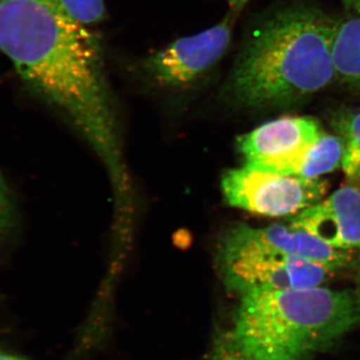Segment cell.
<instances>
[{
  "mask_svg": "<svg viewBox=\"0 0 360 360\" xmlns=\"http://www.w3.org/2000/svg\"><path fill=\"white\" fill-rule=\"evenodd\" d=\"M0 51L26 86L86 139L127 200L129 176L98 37L45 0H0Z\"/></svg>",
  "mask_w": 360,
  "mask_h": 360,
  "instance_id": "1",
  "label": "cell"
},
{
  "mask_svg": "<svg viewBox=\"0 0 360 360\" xmlns=\"http://www.w3.org/2000/svg\"><path fill=\"white\" fill-rule=\"evenodd\" d=\"M338 21L319 7L292 2L259 21L236 56L222 96L238 108L297 105L335 80Z\"/></svg>",
  "mask_w": 360,
  "mask_h": 360,
  "instance_id": "2",
  "label": "cell"
},
{
  "mask_svg": "<svg viewBox=\"0 0 360 360\" xmlns=\"http://www.w3.org/2000/svg\"><path fill=\"white\" fill-rule=\"evenodd\" d=\"M238 296L231 333L255 360H309L359 319V304L347 290L316 286Z\"/></svg>",
  "mask_w": 360,
  "mask_h": 360,
  "instance_id": "3",
  "label": "cell"
},
{
  "mask_svg": "<svg viewBox=\"0 0 360 360\" xmlns=\"http://www.w3.org/2000/svg\"><path fill=\"white\" fill-rule=\"evenodd\" d=\"M219 266L227 290H290L322 286L336 269L246 241L229 229L220 241Z\"/></svg>",
  "mask_w": 360,
  "mask_h": 360,
  "instance_id": "4",
  "label": "cell"
},
{
  "mask_svg": "<svg viewBox=\"0 0 360 360\" xmlns=\"http://www.w3.org/2000/svg\"><path fill=\"white\" fill-rule=\"evenodd\" d=\"M221 191L232 207L264 217H293L323 198L328 181L278 174L245 163L224 172Z\"/></svg>",
  "mask_w": 360,
  "mask_h": 360,
  "instance_id": "5",
  "label": "cell"
},
{
  "mask_svg": "<svg viewBox=\"0 0 360 360\" xmlns=\"http://www.w3.org/2000/svg\"><path fill=\"white\" fill-rule=\"evenodd\" d=\"M238 16L229 11L212 27L175 40L144 58L142 68L163 86L179 89L194 84L219 65L229 51Z\"/></svg>",
  "mask_w": 360,
  "mask_h": 360,
  "instance_id": "6",
  "label": "cell"
},
{
  "mask_svg": "<svg viewBox=\"0 0 360 360\" xmlns=\"http://www.w3.org/2000/svg\"><path fill=\"white\" fill-rule=\"evenodd\" d=\"M323 134L309 116H283L241 135L236 141L245 165L276 172L302 155Z\"/></svg>",
  "mask_w": 360,
  "mask_h": 360,
  "instance_id": "7",
  "label": "cell"
},
{
  "mask_svg": "<svg viewBox=\"0 0 360 360\" xmlns=\"http://www.w3.org/2000/svg\"><path fill=\"white\" fill-rule=\"evenodd\" d=\"M290 224L336 250H360V189L341 187L291 217Z\"/></svg>",
  "mask_w": 360,
  "mask_h": 360,
  "instance_id": "8",
  "label": "cell"
},
{
  "mask_svg": "<svg viewBox=\"0 0 360 360\" xmlns=\"http://www.w3.org/2000/svg\"><path fill=\"white\" fill-rule=\"evenodd\" d=\"M231 229L241 238L255 245L319 262L336 270L347 266L352 260L350 251L331 248L309 232L290 224H271L266 227L238 224Z\"/></svg>",
  "mask_w": 360,
  "mask_h": 360,
  "instance_id": "9",
  "label": "cell"
},
{
  "mask_svg": "<svg viewBox=\"0 0 360 360\" xmlns=\"http://www.w3.org/2000/svg\"><path fill=\"white\" fill-rule=\"evenodd\" d=\"M345 155L343 139L336 135L323 134L314 144L295 158L274 172L295 175L307 179H319L342 167Z\"/></svg>",
  "mask_w": 360,
  "mask_h": 360,
  "instance_id": "10",
  "label": "cell"
},
{
  "mask_svg": "<svg viewBox=\"0 0 360 360\" xmlns=\"http://www.w3.org/2000/svg\"><path fill=\"white\" fill-rule=\"evenodd\" d=\"M333 56L335 80L360 89V14L338 21Z\"/></svg>",
  "mask_w": 360,
  "mask_h": 360,
  "instance_id": "11",
  "label": "cell"
},
{
  "mask_svg": "<svg viewBox=\"0 0 360 360\" xmlns=\"http://www.w3.org/2000/svg\"><path fill=\"white\" fill-rule=\"evenodd\" d=\"M20 232V215L15 196L0 174V259L13 248Z\"/></svg>",
  "mask_w": 360,
  "mask_h": 360,
  "instance_id": "12",
  "label": "cell"
},
{
  "mask_svg": "<svg viewBox=\"0 0 360 360\" xmlns=\"http://www.w3.org/2000/svg\"><path fill=\"white\" fill-rule=\"evenodd\" d=\"M335 127L345 144L341 168L347 176L355 177L360 167V110L340 113L335 117Z\"/></svg>",
  "mask_w": 360,
  "mask_h": 360,
  "instance_id": "13",
  "label": "cell"
},
{
  "mask_svg": "<svg viewBox=\"0 0 360 360\" xmlns=\"http://www.w3.org/2000/svg\"><path fill=\"white\" fill-rule=\"evenodd\" d=\"M70 20L85 26L105 20L104 0H45Z\"/></svg>",
  "mask_w": 360,
  "mask_h": 360,
  "instance_id": "14",
  "label": "cell"
},
{
  "mask_svg": "<svg viewBox=\"0 0 360 360\" xmlns=\"http://www.w3.org/2000/svg\"><path fill=\"white\" fill-rule=\"evenodd\" d=\"M207 360H255L246 354L232 336L231 330L219 333L213 341Z\"/></svg>",
  "mask_w": 360,
  "mask_h": 360,
  "instance_id": "15",
  "label": "cell"
},
{
  "mask_svg": "<svg viewBox=\"0 0 360 360\" xmlns=\"http://www.w3.org/2000/svg\"><path fill=\"white\" fill-rule=\"evenodd\" d=\"M250 1L251 0H227L229 6V11L238 14L239 15V13L243 11V8H245Z\"/></svg>",
  "mask_w": 360,
  "mask_h": 360,
  "instance_id": "16",
  "label": "cell"
},
{
  "mask_svg": "<svg viewBox=\"0 0 360 360\" xmlns=\"http://www.w3.org/2000/svg\"><path fill=\"white\" fill-rule=\"evenodd\" d=\"M0 360H28L21 355L11 352L8 348H6L0 345Z\"/></svg>",
  "mask_w": 360,
  "mask_h": 360,
  "instance_id": "17",
  "label": "cell"
},
{
  "mask_svg": "<svg viewBox=\"0 0 360 360\" xmlns=\"http://www.w3.org/2000/svg\"><path fill=\"white\" fill-rule=\"evenodd\" d=\"M343 6L352 14H360V0H340Z\"/></svg>",
  "mask_w": 360,
  "mask_h": 360,
  "instance_id": "18",
  "label": "cell"
},
{
  "mask_svg": "<svg viewBox=\"0 0 360 360\" xmlns=\"http://www.w3.org/2000/svg\"><path fill=\"white\" fill-rule=\"evenodd\" d=\"M356 176H359V179H360V167H359V172H357V175Z\"/></svg>",
  "mask_w": 360,
  "mask_h": 360,
  "instance_id": "19",
  "label": "cell"
},
{
  "mask_svg": "<svg viewBox=\"0 0 360 360\" xmlns=\"http://www.w3.org/2000/svg\"><path fill=\"white\" fill-rule=\"evenodd\" d=\"M359 307H360V304H359Z\"/></svg>",
  "mask_w": 360,
  "mask_h": 360,
  "instance_id": "20",
  "label": "cell"
}]
</instances>
